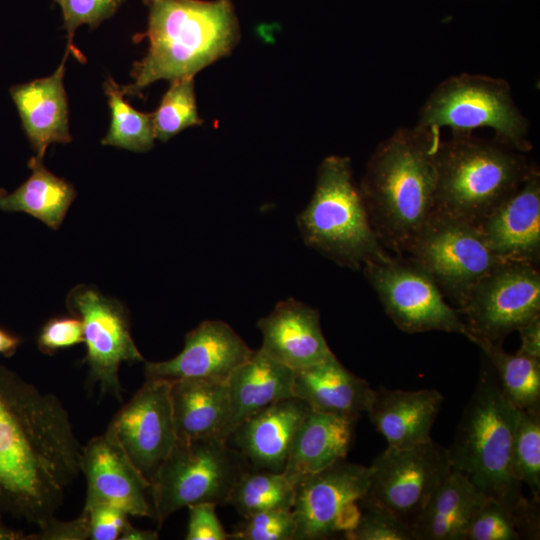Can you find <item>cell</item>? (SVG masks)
<instances>
[{
	"label": "cell",
	"mask_w": 540,
	"mask_h": 540,
	"mask_svg": "<svg viewBox=\"0 0 540 540\" xmlns=\"http://www.w3.org/2000/svg\"><path fill=\"white\" fill-rule=\"evenodd\" d=\"M202 122L197 110L194 77L172 80L158 108L152 113L155 139L165 142L182 130L201 125Z\"/></svg>",
	"instance_id": "32"
},
{
	"label": "cell",
	"mask_w": 540,
	"mask_h": 540,
	"mask_svg": "<svg viewBox=\"0 0 540 540\" xmlns=\"http://www.w3.org/2000/svg\"><path fill=\"white\" fill-rule=\"evenodd\" d=\"M294 371L261 349L238 366L228 377L229 417L224 432L231 433L244 420L263 408L293 396Z\"/></svg>",
	"instance_id": "24"
},
{
	"label": "cell",
	"mask_w": 540,
	"mask_h": 540,
	"mask_svg": "<svg viewBox=\"0 0 540 540\" xmlns=\"http://www.w3.org/2000/svg\"><path fill=\"white\" fill-rule=\"evenodd\" d=\"M406 253L458 308L475 285L503 262L491 252L476 224L437 209Z\"/></svg>",
	"instance_id": "9"
},
{
	"label": "cell",
	"mask_w": 540,
	"mask_h": 540,
	"mask_svg": "<svg viewBox=\"0 0 540 540\" xmlns=\"http://www.w3.org/2000/svg\"><path fill=\"white\" fill-rule=\"evenodd\" d=\"M69 54L70 51L66 49L61 64L52 75L10 88L23 130L39 158H44L50 144L72 141L68 99L63 83Z\"/></svg>",
	"instance_id": "21"
},
{
	"label": "cell",
	"mask_w": 540,
	"mask_h": 540,
	"mask_svg": "<svg viewBox=\"0 0 540 540\" xmlns=\"http://www.w3.org/2000/svg\"><path fill=\"white\" fill-rule=\"evenodd\" d=\"M80 470L87 482L84 506L105 504L154 519L149 482L107 431L82 447Z\"/></svg>",
	"instance_id": "16"
},
{
	"label": "cell",
	"mask_w": 540,
	"mask_h": 540,
	"mask_svg": "<svg viewBox=\"0 0 540 540\" xmlns=\"http://www.w3.org/2000/svg\"><path fill=\"white\" fill-rule=\"evenodd\" d=\"M21 338L0 327V355L10 357L14 355L21 344Z\"/></svg>",
	"instance_id": "43"
},
{
	"label": "cell",
	"mask_w": 540,
	"mask_h": 540,
	"mask_svg": "<svg viewBox=\"0 0 540 540\" xmlns=\"http://www.w3.org/2000/svg\"><path fill=\"white\" fill-rule=\"evenodd\" d=\"M347 540H414L412 529L387 510L361 500L356 526L344 536Z\"/></svg>",
	"instance_id": "36"
},
{
	"label": "cell",
	"mask_w": 540,
	"mask_h": 540,
	"mask_svg": "<svg viewBox=\"0 0 540 540\" xmlns=\"http://www.w3.org/2000/svg\"><path fill=\"white\" fill-rule=\"evenodd\" d=\"M81 343H84L83 324L74 315L51 318L42 326L37 337L39 350L49 355Z\"/></svg>",
	"instance_id": "38"
},
{
	"label": "cell",
	"mask_w": 540,
	"mask_h": 540,
	"mask_svg": "<svg viewBox=\"0 0 540 540\" xmlns=\"http://www.w3.org/2000/svg\"><path fill=\"white\" fill-rule=\"evenodd\" d=\"M28 166L31 175L24 183L11 193L0 189V209L26 213L57 230L76 198L75 188L50 172L43 158L32 157Z\"/></svg>",
	"instance_id": "28"
},
{
	"label": "cell",
	"mask_w": 540,
	"mask_h": 540,
	"mask_svg": "<svg viewBox=\"0 0 540 540\" xmlns=\"http://www.w3.org/2000/svg\"><path fill=\"white\" fill-rule=\"evenodd\" d=\"M486 356L501 391L519 409L540 408V360L516 352L509 354L502 343L474 340Z\"/></svg>",
	"instance_id": "29"
},
{
	"label": "cell",
	"mask_w": 540,
	"mask_h": 540,
	"mask_svg": "<svg viewBox=\"0 0 540 540\" xmlns=\"http://www.w3.org/2000/svg\"><path fill=\"white\" fill-rule=\"evenodd\" d=\"M214 503L202 502L189 505L186 540H226L227 533L219 521Z\"/></svg>",
	"instance_id": "39"
},
{
	"label": "cell",
	"mask_w": 540,
	"mask_h": 540,
	"mask_svg": "<svg viewBox=\"0 0 540 540\" xmlns=\"http://www.w3.org/2000/svg\"><path fill=\"white\" fill-rule=\"evenodd\" d=\"M356 422L311 409L296 431L283 472L297 482L346 459Z\"/></svg>",
	"instance_id": "25"
},
{
	"label": "cell",
	"mask_w": 540,
	"mask_h": 540,
	"mask_svg": "<svg viewBox=\"0 0 540 540\" xmlns=\"http://www.w3.org/2000/svg\"><path fill=\"white\" fill-rule=\"evenodd\" d=\"M148 7L146 55L134 62L133 82L120 86L127 96L161 79L194 75L231 53L239 40V24L231 0H143Z\"/></svg>",
	"instance_id": "4"
},
{
	"label": "cell",
	"mask_w": 540,
	"mask_h": 540,
	"mask_svg": "<svg viewBox=\"0 0 540 540\" xmlns=\"http://www.w3.org/2000/svg\"><path fill=\"white\" fill-rule=\"evenodd\" d=\"M373 389L347 370L333 354L294 371L292 394L311 409L357 421L366 413Z\"/></svg>",
	"instance_id": "23"
},
{
	"label": "cell",
	"mask_w": 540,
	"mask_h": 540,
	"mask_svg": "<svg viewBox=\"0 0 540 540\" xmlns=\"http://www.w3.org/2000/svg\"><path fill=\"white\" fill-rule=\"evenodd\" d=\"M66 301L70 313L83 324L89 384L122 402L120 365L144 361L132 338L126 307L87 285L74 287Z\"/></svg>",
	"instance_id": "14"
},
{
	"label": "cell",
	"mask_w": 540,
	"mask_h": 540,
	"mask_svg": "<svg viewBox=\"0 0 540 540\" xmlns=\"http://www.w3.org/2000/svg\"><path fill=\"white\" fill-rule=\"evenodd\" d=\"M305 244L352 270L391 256L379 240L348 157H326L318 168L313 196L298 215Z\"/></svg>",
	"instance_id": "6"
},
{
	"label": "cell",
	"mask_w": 540,
	"mask_h": 540,
	"mask_svg": "<svg viewBox=\"0 0 540 540\" xmlns=\"http://www.w3.org/2000/svg\"><path fill=\"white\" fill-rule=\"evenodd\" d=\"M2 513H0V540H27L28 534L22 531L15 530L8 526L2 519Z\"/></svg>",
	"instance_id": "45"
},
{
	"label": "cell",
	"mask_w": 540,
	"mask_h": 540,
	"mask_svg": "<svg viewBox=\"0 0 540 540\" xmlns=\"http://www.w3.org/2000/svg\"><path fill=\"white\" fill-rule=\"evenodd\" d=\"M257 326L262 333L260 349L293 371L333 355L318 311L303 302L292 298L278 302Z\"/></svg>",
	"instance_id": "19"
},
{
	"label": "cell",
	"mask_w": 540,
	"mask_h": 540,
	"mask_svg": "<svg viewBox=\"0 0 540 540\" xmlns=\"http://www.w3.org/2000/svg\"><path fill=\"white\" fill-rule=\"evenodd\" d=\"M439 132L402 128L371 156L360 189L384 247L405 253L436 210Z\"/></svg>",
	"instance_id": "2"
},
{
	"label": "cell",
	"mask_w": 540,
	"mask_h": 540,
	"mask_svg": "<svg viewBox=\"0 0 540 540\" xmlns=\"http://www.w3.org/2000/svg\"><path fill=\"white\" fill-rule=\"evenodd\" d=\"M89 517L90 540L119 539L128 521V514L123 510L105 504L84 508Z\"/></svg>",
	"instance_id": "40"
},
{
	"label": "cell",
	"mask_w": 540,
	"mask_h": 540,
	"mask_svg": "<svg viewBox=\"0 0 540 540\" xmlns=\"http://www.w3.org/2000/svg\"><path fill=\"white\" fill-rule=\"evenodd\" d=\"M518 523L498 500L488 498L471 519L464 540H519Z\"/></svg>",
	"instance_id": "34"
},
{
	"label": "cell",
	"mask_w": 540,
	"mask_h": 540,
	"mask_svg": "<svg viewBox=\"0 0 540 540\" xmlns=\"http://www.w3.org/2000/svg\"><path fill=\"white\" fill-rule=\"evenodd\" d=\"M385 312L403 332L457 333L467 330L459 311L450 306L433 278L402 256L366 263L362 269Z\"/></svg>",
	"instance_id": "11"
},
{
	"label": "cell",
	"mask_w": 540,
	"mask_h": 540,
	"mask_svg": "<svg viewBox=\"0 0 540 540\" xmlns=\"http://www.w3.org/2000/svg\"><path fill=\"white\" fill-rule=\"evenodd\" d=\"M520 410L501 391L489 365L483 369L459 420L449 450L452 469L515 517L522 536L539 535L538 504L523 493L512 470Z\"/></svg>",
	"instance_id": "3"
},
{
	"label": "cell",
	"mask_w": 540,
	"mask_h": 540,
	"mask_svg": "<svg viewBox=\"0 0 540 540\" xmlns=\"http://www.w3.org/2000/svg\"><path fill=\"white\" fill-rule=\"evenodd\" d=\"M89 539L88 512L82 513L74 520L61 521L51 518L37 533L28 534L27 540H87Z\"/></svg>",
	"instance_id": "41"
},
{
	"label": "cell",
	"mask_w": 540,
	"mask_h": 540,
	"mask_svg": "<svg viewBox=\"0 0 540 540\" xmlns=\"http://www.w3.org/2000/svg\"><path fill=\"white\" fill-rule=\"evenodd\" d=\"M296 523L292 510L274 509L254 513L244 518L231 540H294Z\"/></svg>",
	"instance_id": "37"
},
{
	"label": "cell",
	"mask_w": 540,
	"mask_h": 540,
	"mask_svg": "<svg viewBox=\"0 0 540 540\" xmlns=\"http://www.w3.org/2000/svg\"><path fill=\"white\" fill-rule=\"evenodd\" d=\"M104 91L111 110V123L101 144L133 152L150 150L155 140L152 114L132 107L124 99L120 85L110 76L104 82Z\"/></svg>",
	"instance_id": "31"
},
{
	"label": "cell",
	"mask_w": 540,
	"mask_h": 540,
	"mask_svg": "<svg viewBox=\"0 0 540 540\" xmlns=\"http://www.w3.org/2000/svg\"><path fill=\"white\" fill-rule=\"evenodd\" d=\"M170 401L178 439H225L230 406L227 380L170 381Z\"/></svg>",
	"instance_id": "26"
},
{
	"label": "cell",
	"mask_w": 540,
	"mask_h": 540,
	"mask_svg": "<svg viewBox=\"0 0 540 540\" xmlns=\"http://www.w3.org/2000/svg\"><path fill=\"white\" fill-rule=\"evenodd\" d=\"M370 468L363 500L387 510L413 531L452 465L448 448L430 440L407 448L387 447Z\"/></svg>",
	"instance_id": "10"
},
{
	"label": "cell",
	"mask_w": 540,
	"mask_h": 540,
	"mask_svg": "<svg viewBox=\"0 0 540 540\" xmlns=\"http://www.w3.org/2000/svg\"><path fill=\"white\" fill-rule=\"evenodd\" d=\"M158 538L159 536L156 530L140 529L133 526L130 522L126 524L119 537L120 540H156Z\"/></svg>",
	"instance_id": "44"
},
{
	"label": "cell",
	"mask_w": 540,
	"mask_h": 540,
	"mask_svg": "<svg viewBox=\"0 0 540 540\" xmlns=\"http://www.w3.org/2000/svg\"><path fill=\"white\" fill-rule=\"evenodd\" d=\"M296 482L284 472L249 468L234 486L228 504L244 518L257 512L292 510Z\"/></svg>",
	"instance_id": "30"
},
{
	"label": "cell",
	"mask_w": 540,
	"mask_h": 540,
	"mask_svg": "<svg viewBox=\"0 0 540 540\" xmlns=\"http://www.w3.org/2000/svg\"><path fill=\"white\" fill-rule=\"evenodd\" d=\"M457 310L471 342L502 343L508 334L540 315V273L536 265L500 262Z\"/></svg>",
	"instance_id": "12"
},
{
	"label": "cell",
	"mask_w": 540,
	"mask_h": 540,
	"mask_svg": "<svg viewBox=\"0 0 540 540\" xmlns=\"http://www.w3.org/2000/svg\"><path fill=\"white\" fill-rule=\"evenodd\" d=\"M477 226L487 246L500 261L538 265L539 171L534 167L522 184Z\"/></svg>",
	"instance_id": "18"
},
{
	"label": "cell",
	"mask_w": 540,
	"mask_h": 540,
	"mask_svg": "<svg viewBox=\"0 0 540 540\" xmlns=\"http://www.w3.org/2000/svg\"><path fill=\"white\" fill-rule=\"evenodd\" d=\"M249 468L244 456L226 439H177L150 483L154 519L160 527L189 505L228 504L234 486Z\"/></svg>",
	"instance_id": "7"
},
{
	"label": "cell",
	"mask_w": 540,
	"mask_h": 540,
	"mask_svg": "<svg viewBox=\"0 0 540 540\" xmlns=\"http://www.w3.org/2000/svg\"><path fill=\"white\" fill-rule=\"evenodd\" d=\"M151 483L176 441L170 381L146 379L106 430Z\"/></svg>",
	"instance_id": "15"
},
{
	"label": "cell",
	"mask_w": 540,
	"mask_h": 540,
	"mask_svg": "<svg viewBox=\"0 0 540 540\" xmlns=\"http://www.w3.org/2000/svg\"><path fill=\"white\" fill-rule=\"evenodd\" d=\"M310 410L295 396L279 400L244 420L229 438L251 468L283 472L296 431Z\"/></svg>",
	"instance_id": "20"
},
{
	"label": "cell",
	"mask_w": 540,
	"mask_h": 540,
	"mask_svg": "<svg viewBox=\"0 0 540 540\" xmlns=\"http://www.w3.org/2000/svg\"><path fill=\"white\" fill-rule=\"evenodd\" d=\"M488 498L452 469L413 528L414 540H464L468 524Z\"/></svg>",
	"instance_id": "27"
},
{
	"label": "cell",
	"mask_w": 540,
	"mask_h": 540,
	"mask_svg": "<svg viewBox=\"0 0 540 540\" xmlns=\"http://www.w3.org/2000/svg\"><path fill=\"white\" fill-rule=\"evenodd\" d=\"M436 209L479 224L530 174L518 150L497 140L453 133L436 153Z\"/></svg>",
	"instance_id": "5"
},
{
	"label": "cell",
	"mask_w": 540,
	"mask_h": 540,
	"mask_svg": "<svg viewBox=\"0 0 540 540\" xmlns=\"http://www.w3.org/2000/svg\"><path fill=\"white\" fill-rule=\"evenodd\" d=\"M81 452L58 397L0 364V513L44 526L80 474Z\"/></svg>",
	"instance_id": "1"
},
{
	"label": "cell",
	"mask_w": 540,
	"mask_h": 540,
	"mask_svg": "<svg viewBox=\"0 0 540 540\" xmlns=\"http://www.w3.org/2000/svg\"><path fill=\"white\" fill-rule=\"evenodd\" d=\"M444 401L436 389L401 390L380 386L366 411L388 447L407 448L432 440L431 430Z\"/></svg>",
	"instance_id": "22"
},
{
	"label": "cell",
	"mask_w": 540,
	"mask_h": 540,
	"mask_svg": "<svg viewBox=\"0 0 540 540\" xmlns=\"http://www.w3.org/2000/svg\"><path fill=\"white\" fill-rule=\"evenodd\" d=\"M370 479V466L346 459L300 477L292 506L294 540L330 539L352 530L360 518L361 500Z\"/></svg>",
	"instance_id": "13"
},
{
	"label": "cell",
	"mask_w": 540,
	"mask_h": 540,
	"mask_svg": "<svg viewBox=\"0 0 540 540\" xmlns=\"http://www.w3.org/2000/svg\"><path fill=\"white\" fill-rule=\"evenodd\" d=\"M512 470L515 478L528 486L532 499L540 496V408L520 410L515 432Z\"/></svg>",
	"instance_id": "33"
},
{
	"label": "cell",
	"mask_w": 540,
	"mask_h": 540,
	"mask_svg": "<svg viewBox=\"0 0 540 540\" xmlns=\"http://www.w3.org/2000/svg\"><path fill=\"white\" fill-rule=\"evenodd\" d=\"M62 10L63 28L67 31V49L77 59L83 61V55L73 44L76 30L82 25L90 29L97 28L104 20L116 13L125 0H53Z\"/></svg>",
	"instance_id": "35"
},
{
	"label": "cell",
	"mask_w": 540,
	"mask_h": 540,
	"mask_svg": "<svg viewBox=\"0 0 540 540\" xmlns=\"http://www.w3.org/2000/svg\"><path fill=\"white\" fill-rule=\"evenodd\" d=\"M418 126L439 132L471 133L490 128L499 141L518 151H528V122L515 105L504 80L461 74L442 82L424 103Z\"/></svg>",
	"instance_id": "8"
},
{
	"label": "cell",
	"mask_w": 540,
	"mask_h": 540,
	"mask_svg": "<svg viewBox=\"0 0 540 540\" xmlns=\"http://www.w3.org/2000/svg\"><path fill=\"white\" fill-rule=\"evenodd\" d=\"M254 352L221 320H204L185 336L182 351L164 361H145L146 379L227 380L231 373Z\"/></svg>",
	"instance_id": "17"
},
{
	"label": "cell",
	"mask_w": 540,
	"mask_h": 540,
	"mask_svg": "<svg viewBox=\"0 0 540 540\" xmlns=\"http://www.w3.org/2000/svg\"><path fill=\"white\" fill-rule=\"evenodd\" d=\"M517 331L520 333L521 341L517 352L540 360V315L532 318Z\"/></svg>",
	"instance_id": "42"
}]
</instances>
